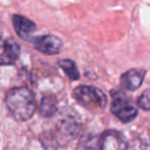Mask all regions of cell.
Listing matches in <instances>:
<instances>
[{
  "instance_id": "3",
  "label": "cell",
  "mask_w": 150,
  "mask_h": 150,
  "mask_svg": "<svg viewBox=\"0 0 150 150\" xmlns=\"http://www.w3.org/2000/svg\"><path fill=\"white\" fill-rule=\"evenodd\" d=\"M111 111L122 122H129L135 119L138 114V110L135 106L127 98V96L120 92L112 94Z\"/></svg>"
},
{
  "instance_id": "6",
  "label": "cell",
  "mask_w": 150,
  "mask_h": 150,
  "mask_svg": "<svg viewBox=\"0 0 150 150\" xmlns=\"http://www.w3.org/2000/svg\"><path fill=\"white\" fill-rule=\"evenodd\" d=\"M21 54V47L13 38H7L4 40L1 52V64L13 65L18 61Z\"/></svg>"
},
{
  "instance_id": "2",
  "label": "cell",
  "mask_w": 150,
  "mask_h": 150,
  "mask_svg": "<svg viewBox=\"0 0 150 150\" xmlns=\"http://www.w3.org/2000/svg\"><path fill=\"white\" fill-rule=\"evenodd\" d=\"M73 97L81 106L92 112L102 111L107 104V97L103 91L92 86L76 88L73 92Z\"/></svg>"
},
{
  "instance_id": "10",
  "label": "cell",
  "mask_w": 150,
  "mask_h": 150,
  "mask_svg": "<svg viewBox=\"0 0 150 150\" xmlns=\"http://www.w3.org/2000/svg\"><path fill=\"white\" fill-rule=\"evenodd\" d=\"M58 64L70 79L72 80L79 79V72H78L77 67L75 65L74 61L70 60V59H64V60L59 61Z\"/></svg>"
},
{
  "instance_id": "11",
  "label": "cell",
  "mask_w": 150,
  "mask_h": 150,
  "mask_svg": "<svg viewBox=\"0 0 150 150\" xmlns=\"http://www.w3.org/2000/svg\"><path fill=\"white\" fill-rule=\"evenodd\" d=\"M138 105L144 110H150V90H147L138 99Z\"/></svg>"
},
{
  "instance_id": "8",
  "label": "cell",
  "mask_w": 150,
  "mask_h": 150,
  "mask_svg": "<svg viewBox=\"0 0 150 150\" xmlns=\"http://www.w3.org/2000/svg\"><path fill=\"white\" fill-rule=\"evenodd\" d=\"M13 26L18 35L23 39L28 38L36 30V25L34 22L18 13L13 16Z\"/></svg>"
},
{
  "instance_id": "1",
  "label": "cell",
  "mask_w": 150,
  "mask_h": 150,
  "mask_svg": "<svg viewBox=\"0 0 150 150\" xmlns=\"http://www.w3.org/2000/svg\"><path fill=\"white\" fill-rule=\"evenodd\" d=\"M5 103L11 116L19 121L28 120L36 109L35 97L27 88H13L5 96Z\"/></svg>"
},
{
  "instance_id": "4",
  "label": "cell",
  "mask_w": 150,
  "mask_h": 150,
  "mask_svg": "<svg viewBox=\"0 0 150 150\" xmlns=\"http://www.w3.org/2000/svg\"><path fill=\"white\" fill-rule=\"evenodd\" d=\"M32 43L35 50L45 54H57L61 52L63 47L62 40L52 34L35 37Z\"/></svg>"
},
{
  "instance_id": "5",
  "label": "cell",
  "mask_w": 150,
  "mask_h": 150,
  "mask_svg": "<svg viewBox=\"0 0 150 150\" xmlns=\"http://www.w3.org/2000/svg\"><path fill=\"white\" fill-rule=\"evenodd\" d=\"M127 142L118 131L110 129L103 134L100 140V150H127Z\"/></svg>"
},
{
  "instance_id": "7",
  "label": "cell",
  "mask_w": 150,
  "mask_h": 150,
  "mask_svg": "<svg viewBox=\"0 0 150 150\" xmlns=\"http://www.w3.org/2000/svg\"><path fill=\"white\" fill-rule=\"evenodd\" d=\"M145 71L141 69H131L121 75L120 81L123 88L129 91H136L143 83Z\"/></svg>"
},
{
  "instance_id": "9",
  "label": "cell",
  "mask_w": 150,
  "mask_h": 150,
  "mask_svg": "<svg viewBox=\"0 0 150 150\" xmlns=\"http://www.w3.org/2000/svg\"><path fill=\"white\" fill-rule=\"evenodd\" d=\"M57 111V99L52 95H46L41 99L39 104V112L43 117H50Z\"/></svg>"
}]
</instances>
